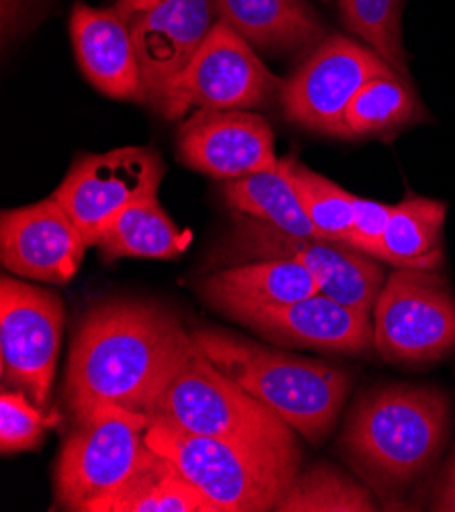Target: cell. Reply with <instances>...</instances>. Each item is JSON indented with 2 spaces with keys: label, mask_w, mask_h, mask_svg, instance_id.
Listing matches in <instances>:
<instances>
[{
  "label": "cell",
  "mask_w": 455,
  "mask_h": 512,
  "mask_svg": "<svg viewBox=\"0 0 455 512\" xmlns=\"http://www.w3.org/2000/svg\"><path fill=\"white\" fill-rule=\"evenodd\" d=\"M445 202L407 196L392 207L376 260L396 270L437 272L443 266Z\"/></svg>",
  "instance_id": "21"
},
{
  "label": "cell",
  "mask_w": 455,
  "mask_h": 512,
  "mask_svg": "<svg viewBox=\"0 0 455 512\" xmlns=\"http://www.w3.org/2000/svg\"><path fill=\"white\" fill-rule=\"evenodd\" d=\"M192 241L188 229H178L162 209L158 196L137 200L100 227L92 245L107 262L119 258L174 260Z\"/></svg>",
  "instance_id": "20"
},
{
  "label": "cell",
  "mask_w": 455,
  "mask_h": 512,
  "mask_svg": "<svg viewBox=\"0 0 455 512\" xmlns=\"http://www.w3.org/2000/svg\"><path fill=\"white\" fill-rule=\"evenodd\" d=\"M276 512H376L378 500L370 486L347 476L335 466L315 464L298 472Z\"/></svg>",
  "instance_id": "25"
},
{
  "label": "cell",
  "mask_w": 455,
  "mask_h": 512,
  "mask_svg": "<svg viewBox=\"0 0 455 512\" xmlns=\"http://www.w3.org/2000/svg\"><path fill=\"white\" fill-rule=\"evenodd\" d=\"M278 345L360 355L374 349L372 313L323 292L288 304L264 306L235 319Z\"/></svg>",
  "instance_id": "16"
},
{
  "label": "cell",
  "mask_w": 455,
  "mask_h": 512,
  "mask_svg": "<svg viewBox=\"0 0 455 512\" xmlns=\"http://www.w3.org/2000/svg\"><path fill=\"white\" fill-rule=\"evenodd\" d=\"M374 349L386 362L421 368L455 349V292L437 272L394 270L374 304Z\"/></svg>",
  "instance_id": "8"
},
{
  "label": "cell",
  "mask_w": 455,
  "mask_h": 512,
  "mask_svg": "<svg viewBox=\"0 0 455 512\" xmlns=\"http://www.w3.org/2000/svg\"><path fill=\"white\" fill-rule=\"evenodd\" d=\"M49 425L43 408L25 392L5 388L0 394V449L5 455L37 449Z\"/></svg>",
  "instance_id": "28"
},
{
  "label": "cell",
  "mask_w": 455,
  "mask_h": 512,
  "mask_svg": "<svg viewBox=\"0 0 455 512\" xmlns=\"http://www.w3.org/2000/svg\"><path fill=\"white\" fill-rule=\"evenodd\" d=\"M353 209H356V219H353L349 245L376 258L392 207L390 204L353 194Z\"/></svg>",
  "instance_id": "29"
},
{
  "label": "cell",
  "mask_w": 455,
  "mask_h": 512,
  "mask_svg": "<svg viewBox=\"0 0 455 512\" xmlns=\"http://www.w3.org/2000/svg\"><path fill=\"white\" fill-rule=\"evenodd\" d=\"M392 72L372 47L331 35L284 80L278 102L290 123L347 139L345 113L353 96L370 80Z\"/></svg>",
  "instance_id": "10"
},
{
  "label": "cell",
  "mask_w": 455,
  "mask_h": 512,
  "mask_svg": "<svg viewBox=\"0 0 455 512\" xmlns=\"http://www.w3.org/2000/svg\"><path fill=\"white\" fill-rule=\"evenodd\" d=\"M147 445L202 494L215 512L274 510L300 468V455L237 439L194 435L151 421Z\"/></svg>",
  "instance_id": "4"
},
{
  "label": "cell",
  "mask_w": 455,
  "mask_h": 512,
  "mask_svg": "<svg viewBox=\"0 0 455 512\" xmlns=\"http://www.w3.org/2000/svg\"><path fill=\"white\" fill-rule=\"evenodd\" d=\"M284 80L274 76L256 49L227 23L217 21L192 62L166 90L158 113L170 121L192 109H266L280 98Z\"/></svg>",
  "instance_id": "9"
},
{
  "label": "cell",
  "mask_w": 455,
  "mask_h": 512,
  "mask_svg": "<svg viewBox=\"0 0 455 512\" xmlns=\"http://www.w3.org/2000/svg\"><path fill=\"white\" fill-rule=\"evenodd\" d=\"M94 512H215L170 462L151 449L139 468Z\"/></svg>",
  "instance_id": "23"
},
{
  "label": "cell",
  "mask_w": 455,
  "mask_h": 512,
  "mask_svg": "<svg viewBox=\"0 0 455 512\" xmlns=\"http://www.w3.org/2000/svg\"><path fill=\"white\" fill-rule=\"evenodd\" d=\"M323 3H331V0H323Z\"/></svg>",
  "instance_id": "31"
},
{
  "label": "cell",
  "mask_w": 455,
  "mask_h": 512,
  "mask_svg": "<svg viewBox=\"0 0 455 512\" xmlns=\"http://www.w3.org/2000/svg\"><path fill=\"white\" fill-rule=\"evenodd\" d=\"M402 9L404 0H339L347 31L372 47L396 74L409 78L407 51L402 45Z\"/></svg>",
  "instance_id": "26"
},
{
  "label": "cell",
  "mask_w": 455,
  "mask_h": 512,
  "mask_svg": "<svg viewBox=\"0 0 455 512\" xmlns=\"http://www.w3.org/2000/svg\"><path fill=\"white\" fill-rule=\"evenodd\" d=\"M449 423L451 402L441 390L390 384L353 404L341 447L368 486L400 494L435 466Z\"/></svg>",
  "instance_id": "2"
},
{
  "label": "cell",
  "mask_w": 455,
  "mask_h": 512,
  "mask_svg": "<svg viewBox=\"0 0 455 512\" xmlns=\"http://www.w3.org/2000/svg\"><path fill=\"white\" fill-rule=\"evenodd\" d=\"M190 333L223 374L272 408L298 435L319 445L331 433L351 390L345 370L217 329Z\"/></svg>",
  "instance_id": "3"
},
{
  "label": "cell",
  "mask_w": 455,
  "mask_h": 512,
  "mask_svg": "<svg viewBox=\"0 0 455 512\" xmlns=\"http://www.w3.org/2000/svg\"><path fill=\"white\" fill-rule=\"evenodd\" d=\"M221 264H245L260 260H292L305 266L319 290L353 309L372 313L386 282L376 258L341 241L296 237L260 219L233 213V227L219 249Z\"/></svg>",
  "instance_id": "7"
},
{
  "label": "cell",
  "mask_w": 455,
  "mask_h": 512,
  "mask_svg": "<svg viewBox=\"0 0 455 512\" xmlns=\"http://www.w3.org/2000/svg\"><path fill=\"white\" fill-rule=\"evenodd\" d=\"M64 302L56 292L3 276L0 282V374L3 386L45 408L64 335Z\"/></svg>",
  "instance_id": "11"
},
{
  "label": "cell",
  "mask_w": 455,
  "mask_h": 512,
  "mask_svg": "<svg viewBox=\"0 0 455 512\" xmlns=\"http://www.w3.org/2000/svg\"><path fill=\"white\" fill-rule=\"evenodd\" d=\"M211 306L233 321L264 306L309 298L319 290L315 276L292 260H260L223 268L198 282Z\"/></svg>",
  "instance_id": "18"
},
{
  "label": "cell",
  "mask_w": 455,
  "mask_h": 512,
  "mask_svg": "<svg viewBox=\"0 0 455 512\" xmlns=\"http://www.w3.org/2000/svg\"><path fill=\"white\" fill-rule=\"evenodd\" d=\"M164 160L151 147H119L76 158L68 176L52 194L92 245L94 235L129 204L158 196Z\"/></svg>",
  "instance_id": "13"
},
{
  "label": "cell",
  "mask_w": 455,
  "mask_h": 512,
  "mask_svg": "<svg viewBox=\"0 0 455 512\" xmlns=\"http://www.w3.org/2000/svg\"><path fill=\"white\" fill-rule=\"evenodd\" d=\"M425 119L427 111L409 78L392 72L370 80L353 96L345 113V133L347 139H388Z\"/></svg>",
  "instance_id": "24"
},
{
  "label": "cell",
  "mask_w": 455,
  "mask_h": 512,
  "mask_svg": "<svg viewBox=\"0 0 455 512\" xmlns=\"http://www.w3.org/2000/svg\"><path fill=\"white\" fill-rule=\"evenodd\" d=\"M178 158L184 166L215 180H235L278 162L268 121L249 111L202 109L178 133Z\"/></svg>",
  "instance_id": "15"
},
{
  "label": "cell",
  "mask_w": 455,
  "mask_h": 512,
  "mask_svg": "<svg viewBox=\"0 0 455 512\" xmlns=\"http://www.w3.org/2000/svg\"><path fill=\"white\" fill-rule=\"evenodd\" d=\"M86 247L84 235L54 196L0 217V260L15 276L68 284L80 270Z\"/></svg>",
  "instance_id": "14"
},
{
  "label": "cell",
  "mask_w": 455,
  "mask_h": 512,
  "mask_svg": "<svg viewBox=\"0 0 455 512\" xmlns=\"http://www.w3.org/2000/svg\"><path fill=\"white\" fill-rule=\"evenodd\" d=\"M292 158H282L266 170L225 180L221 186L227 207L260 219L296 237H317L290 178ZM319 239V237H317Z\"/></svg>",
  "instance_id": "22"
},
{
  "label": "cell",
  "mask_w": 455,
  "mask_h": 512,
  "mask_svg": "<svg viewBox=\"0 0 455 512\" xmlns=\"http://www.w3.org/2000/svg\"><path fill=\"white\" fill-rule=\"evenodd\" d=\"M141 64L137 102L158 111L170 84L192 62L219 21L213 0H115Z\"/></svg>",
  "instance_id": "12"
},
{
  "label": "cell",
  "mask_w": 455,
  "mask_h": 512,
  "mask_svg": "<svg viewBox=\"0 0 455 512\" xmlns=\"http://www.w3.org/2000/svg\"><path fill=\"white\" fill-rule=\"evenodd\" d=\"M74 419L56 468V504L64 510L94 512L151 451V419L117 404L94 406Z\"/></svg>",
  "instance_id": "6"
},
{
  "label": "cell",
  "mask_w": 455,
  "mask_h": 512,
  "mask_svg": "<svg viewBox=\"0 0 455 512\" xmlns=\"http://www.w3.org/2000/svg\"><path fill=\"white\" fill-rule=\"evenodd\" d=\"M431 510L437 512H455V445L447 457L441 478L433 490Z\"/></svg>",
  "instance_id": "30"
},
{
  "label": "cell",
  "mask_w": 455,
  "mask_h": 512,
  "mask_svg": "<svg viewBox=\"0 0 455 512\" xmlns=\"http://www.w3.org/2000/svg\"><path fill=\"white\" fill-rule=\"evenodd\" d=\"M151 421L186 433L237 439L300 455L296 431L194 347L160 394Z\"/></svg>",
  "instance_id": "5"
},
{
  "label": "cell",
  "mask_w": 455,
  "mask_h": 512,
  "mask_svg": "<svg viewBox=\"0 0 455 512\" xmlns=\"http://www.w3.org/2000/svg\"><path fill=\"white\" fill-rule=\"evenodd\" d=\"M213 5L219 21L254 49L284 54L315 49L327 39L309 0H213Z\"/></svg>",
  "instance_id": "19"
},
{
  "label": "cell",
  "mask_w": 455,
  "mask_h": 512,
  "mask_svg": "<svg viewBox=\"0 0 455 512\" xmlns=\"http://www.w3.org/2000/svg\"><path fill=\"white\" fill-rule=\"evenodd\" d=\"M192 347V333L156 302L94 306L78 327L68 360L66 400L74 417L100 404L149 415Z\"/></svg>",
  "instance_id": "1"
},
{
  "label": "cell",
  "mask_w": 455,
  "mask_h": 512,
  "mask_svg": "<svg viewBox=\"0 0 455 512\" xmlns=\"http://www.w3.org/2000/svg\"><path fill=\"white\" fill-rule=\"evenodd\" d=\"M290 178L317 237L349 245L353 219H356L353 194L294 158L290 164Z\"/></svg>",
  "instance_id": "27"
},
{
  "label": "cell",
  "mask_w": 455,
  "mask_h": 512,
  "mask_svg": "<svg viewBox=\"0 0 455 512\" xmlns=\"http://www.w3.org/2000/svg\"><path fill=\"white\" fill-rule=\"evenodd\" d=\"M76 62L86 80L117 100H139L141 64L131 31L113 7L76 3L70 17Z\"/></svg>",
  "instance_id": "17"
}]
</instances>
